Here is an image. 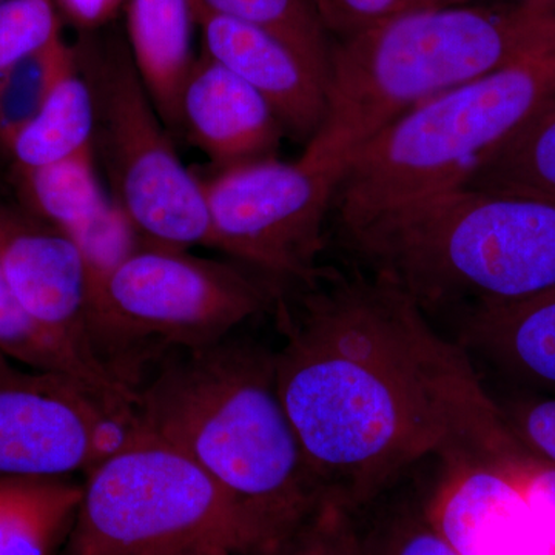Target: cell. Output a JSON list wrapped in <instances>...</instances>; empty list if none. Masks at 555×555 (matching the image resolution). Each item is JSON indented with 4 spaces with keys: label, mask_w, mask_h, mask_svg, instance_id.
Instances as JSON below:
<instances>
[{
    "label": "cell",
    "mask_w": 555,
    "mask_h": 555,
    "mask_svg": "<svg viewBox=\"0 0 555 555\" xmlns=\"http://www.w3.org/2000/svg\"><path fill=\"white\" fill-rule=\"evenodd\" d=\"M281 291L278 392L328 499L357 513L430 456L517 447L469 353L397 288L320 268Z\"/></svg>",
    "instance_id": "1"
},
{
    "label": "cell",
    "mask_w": 555,
    "mask_h": 555,
    "mask_svg": "<svg viewBox=\"0 0 555 555\" xmlns=\"http://www.w3.org/2000/svg\"><path fill=\"white\" fill-rule=\"evenodd\" d=\"M133 430L184 452L224 486L257 521L266 550L327 499L278 392L275 350L251 339L232 334L166 358L134 392Z\"/></svg>",
    "instance_id": "2"
},
{
    "label": "cell",
    "mask_w": 555,
    "mask_h": 555,
    "mask_svg": "<svg viewBox=\"0 0 555 555\" xmlns=\"http://www.w3.org/2000/svg\"><path fill=\"white\" fill-rule=\"evenodd\" d=\"M341 229L369 275L456 327L555 287V206L460 188Z\"/></svg>",
    "instance_id": "3"
},
{
    "label": "cell",
    "mask_w": 555,
    "mask_h": 555,
    "mask_svg": "<svg viewBox=\"0 0 555 555\" xmlns=\"http://www.w3.org/2000/svg\"><path fill=\"white\" fill-rule=\"evenodd\" d=\"M516 3L404 11L334 43L323 124L299 158L341 175L350 156L425 102L539 50Z\"/></svg>",
    "instance_id": "4"
},
{
    "label": "cell",
    "mask_w": 555,
    "mask_h": 555,
    "mask_svg": "<svg viewBox=\"0 0 555 555\" xmlns=\"http://www.w3.org/2000/svg\"><path fill=\"white\" fill-rule=\"evenodd\" d=\"M554 98L555 49H539L411 109L343 167L332 199L339 228L465 188L478 167Z\"/></svg>",
    "instance_id": "5"
},
{
    "label": "cell",
    "mask_w": 555,
    "mask_h": 555,
    "mask_svg": "<svg viewBox=\"0 0 555 555\" xmlns=\"http://www.w3.org/2000/svg\"><path fill=\"white\" fill-rule=\"evenodd\" d=\"M280 291L238 261L142 246L91 275V352L134 393L166 358L217 343L275 309Z\"/></svg>",
    "instance_id": "6"
},
{
    "label": "cell",
    "mask_w": 555,
    "mask_h": 555,
    "mask_svg": "<svg viewBox=\"0 0 555 555\" xmlns=\"http://www.w3.org/2000/svg\"><path fill=\"white\" fill-rule=\"evenodd\" d=\"M254 517L204 467L156 438L129 440L87 473L67 555H257Z\"/></svg>",
    "instance_id": "7"
},
{
    "label": "cell",
    "mask_w": 555,
    "mask_h": 555,
    "mask_svg": "<svg viewBox=\"0 0 555 555\" xmlns=\"http://www.w3.org/2000/svg\"><path fill=\"white\" fill-rule=\"evenodd\" d=\"M75 56L93 94V149L120 215L145 246L214 247L203 179L179 158L129 47L87 40Z\"/></svg>",
    "instance_id": "8"
},
{
    "label": "cell",
    "mask_w": 555,
    "mask_h": 555,
    "mask_svg": "<svg viewBox=\"0 0 555 555\" xmlns=\"http://www.w3.org/2000/svg\"><path fill=\"white\" fill-rule=\"evenodd\" d=\"M339 175L301 158L255 160L206 179L214 247L278 287L315 275Z\"/></svg>",
    "instance_id": "9"
},
{
    "label": "cell",
    "mask_w": 555,
    "mask_h": 555,
    "mask_svg": "<svg viewBox=\"0 0 555 555\" xmlns=\"http://www.w3.org/2000/svg\"><path fill=\"white\" fill-rule=\"evenodd\" d=\"M133 433V406L0 353V478L89 473Z\"/></svg>",
    "instance_id": "10"
},
{
    "label": "cell",
    "mask_w": 555,
    "mask_h": 555,
    "mask_svg": "<svg viewBox=\"0 0 555 555\" xmlns=\"http://www.w3.org/2000/svg\"><path fill=\"white\" fill-rule=\"evenodd\" d=\"M0 269L36 324L108 375L91 352L89 262L67 233L30 211L0 206Z\"/></svg>",
    "instance_id": "11"
},
{
    "label": "cell",
    "mask_w": 555,
    "mask_h": 555,
    "mask_svg": "<svg viewBox=\"0 0 555 555\" xmlns=\"http://www.w3.org/2000/svg\"><path fill=\"white\" fill-rule=\"evenodd\" d=\"M425 507L460 555H555V545L517 486L477 459L441 462Z\"/></svg>",
    "instance_id": "12"
},
{
    "label": "cell",
    "mask_w": 555,
    "mask_h": 555,
    "mask_svg": "<svg viewBox=\"0 0 555 555\" xmlns=\"http://www.w3.org/2000/svg\"><path fill=\"white\" fill-rule=\"evenodd\" d=\"M203 53L258 91L275 109L284 130L315 137L327 109V82L283 40L204 9L196 0Z\"/></svg>",
    "instance_id": "13"
},
{
    "label": "cell",
    "mask_w": 555,
    "mask_h": 555,
    "mask_svg": "<svg viewBox=\"0 0 555 555\" xmlns=\"http://www.w3.org/2000/svg\"><path fill=\"white\" fill-rule=\"evenodd\" d=\"M178 130L219 170L275 158L284 134L269 102L204 53L179 94Z\"/></svg>",
    "instance_id": "14"
},
{
    "label": "cell",
    "mask_w": 555,
    "mask_h": 555,
    "mask_svg": "<svg viewBox=\"0 0 555 555\" xmlns=\"http://www.w3.org/2000/svg\"><path fill=\"white\" fill-rule=\"evenodd\" d=\"M455 341L507 377L555 396V287L476 313L456 328Z\"/></svg>",
    "instance_id": "15"
},
{
    "label": "cell",
    "mask_w": 555,
    "mask_h": 555,
    "mask_svg": "<svg viewBox=\"0 0 555 555\" xmlns=\"http://www.w3.org/2000/svg\"><path fill=\"white\" fill-rule=\"evenodd\" d=\"M196 0H129V49L167 129L178 130V101L195 64Z\"/></svg>",
    "instance_id": "16"
},
{
    "label": "cell",
    "mask_w": 555,
    "mask_h": 555,
    "mask_svg": "<svg viewBox=\"0 0 555 555\" xmlns=\"http://www.w3.org/2000/svg\"><path fill=\"white\" fill-rule=\"evenodd\" d=\"M94 129L93 94L75 56V64L62 75L38 115L14 137L5 155L20 177L93 149Z\"/></svg>",
    "instance_id": "17"
},
{
    "label": "cell",
    "mask_w": 555,
    "mask_h": 555,
    "mask_svg": "<svg viewBox=\"0 0 555 555\" xmlns=\"http://www.w3.org/2000/svg\"><path fill=\"white\" fill-rule=\"evenodd\" d=\"M30 214L61 229L76 244L118 211L108 203L94 167V150L16 177Z\"/></svg>",
    "instance_id": "18"
},
{
    "label": "cell",
    "mask_w": 555,
    "mask_h": 555,
    "mask_svg": "<svg viewBox=\"0 0 555 555\" xmlns=\"http://www.w3.org/2000/svg\"><path fill=\"white\" fill-rule=\"evenodd\" d=\"M465 188L555 206V98L532 113L478 167Z\"/></svg>",
    "instance_id": "19"
},
{
    "label": "cell",
    "mask_w": 555,
    "mask_h": 555,
    "mask_svg": "<svg viewBox=\"0 0 555 555\" xmlns=\"http://www.w3.org/2000/svg\"><path fill=\"white\" fill-rule=\"evenodd\" d=\"M49 478H0V555H50L68 496Z\"/></svg>",
    "instance_id": "20"
},
{
    "label": "cell",
    "mask_w": 555,
    "mask_h": 555,
    "mask_svg": "<svg viewBox=\"0 0 555 555\" xmlns=\"http://www.w3.org/2000/svg\"><path fill=\"white\" fill-rule=\"evenodd\" d=\"M0 353L33 369L61 372L96 387L102 393L133 404V393L108 375L87 364L60 339L51 337L22 309L0 269Z\"/></svg>",
    "instance_id": "21"
},
{
    "label": "cell",
    "mask_w": 555,
    "mask_h": 555,
    "mask_svg": "<svg viewBox=\"0 0 555 555\" xmlns=\"http://www.w3.org/2000/svg\"><path fill=\"white\" fill-rule=\"evenodd\" d=\"M204 9L246 22L270 33L297 51L318 75L328 79L331 30L315 0H198Z\"/></svg>",
    "instance_id": "22"
},
{
    "label": "cell",
    "mask_w": 555,
    "mask_h": 555,
    "mask_svg": "<svg viewBox=\"0 0 555 555\" xmlns=\"http://www.w3.org/2000/svg\"><path fill=\"white\" fill-rule=\"evenodd\" d=\"M75 64V50L57 40L0 76V152L43 107L62 75Z\"/></svg>",
    "instance_id": "23"
},
{
    "label": "cell",
    "mask_w": 555,
    "mask_h": 555,
    "mask_svg": "<svg viewBox=\"0 0 555 555\" xmlns=\"http://www.w3.org/2000/svg\"><path fill=\"white\" fill-rule=\"evenodd\" d=\"M61 39L56 0L0 2V76Z\"/></svg>",
    "instance_id": "24"
},
{
    "label": "cell",
    "mask_w": 555,
    "mask_h": 555,
    "mask_svg": "<svg viewBox=\"0 0 555 555\" xmlns=\"http://www.w3.org/2000/svg\"><path fill=\"white\" fill-rule=\"evenodd\" d=\"M257 555H366L356 513L324 500L298 528Z\"/></svg>",
    "instance_id": "25"
},
{
    "label": "cell",
    "mask_w": 555,
    "mask_h": 555,
    "mask_svg": "<svg viewBox=\"0 0 555 555\" xmlns=\"http://www.w3.org/2000/svg\"><path fill=\"white\" fill-rule=\"evenodd\" d=\"M366 555H460L427 517L425 507H404L363 535Z\"/></svg>",
    "instance_id": "26"
},
{
    "label": "cell",
    "mask_w": 555,
    "mask_h": 555,
    "mask_svg": "<svg viewBox=\"0 0 555 555\" xmlns=\"http://www.w3.org/2000/svg\"><path fill=\"white\" fill-rule=\"evenodd\" d=\"M495 401L518 441L529 452L555 467V396L516 393L500 400L495 398Z\"/></svg>",
    "instance_id": "27"
},
{
    "label": "cell",
    "mask_w": 555,
    "mask_h": 555,
    "mask_svg": "<svg viewBox=\"0 0 555 555\" xmlns=\"http://www.w3.org/2000/svg\"><path fill=\"white\" fill-rule=\"evenodd\" d=\"M517 486L555 545V467L520 444L494 465Z\"/></svg>",
    "instance_id": "28"
},
{
    "label": "cell",
    "mask_w": 555,
    "mask_h": 555,
    "mask_svg": "<svg viewBox=\"0 0 555 555\" xmlns=\"http://www.w3.org/2000/svg\"><path fill=\"white\" fill-rule=\"evenodd\" d=\"M315 3L328 30L341 38L404 11L418 10V0H315Z\"/></svg>",
    "instance_id": "29"
},
{
    "label": "cell",
    "mask_w": 555,
    "mask_h": 555,
    "mask_svg": "<svg viewBox=\"0 0 555 555\" xmlns=\"http://www.w3.org/2000/svg\"><path fill=\"white\" fill-rule=\"evenodd\" d=\"M56 2L73 24L90 30L112 20L122 0H56Z\"/></svg>",
    "instance_id": "30"
},
{
    "label": "cell",
    "mask_w": 555,
    "mask_h": 555,
    "mask_svg": "<svg viewBox=\"0 0 555 555\" xmlns=\"http://www.w3.org/2000/svg\"><path fill=\"white\" fill-rule=\"evenodd\" d=\"M525 13L532 17H547L555 14V0H514Z\"/></svg>",
    "instance_id": "31"
},
{
    "label": "cell",
    "mask_w": 555,
    "mask_h": 555,
    "mask_svg": "<svg viewBox=\"0 0 555 555\" xmlns=\"http://www.w3.org/2000/svg\"><path fill=\"white\" fill-rule=\"evenodd\" d=\"M539 42L542 49H555V14L540 20Z\"/></svg>",
    "instance_id": "32"
},
{
    "label": "cell",
    "mask_w": 555,
    "mask_h": 555,
    "mask_svg": "<svg viewBox=\"0 0 555 555\" xmlns=\"http://www.w3.org/2000/svg\"><path fill=\"white\" fill-rule=\"evenodd\" d=\"M476 0H418L420 9H449V7L473 5Z\"/></svg>",
    "instance_id": "33"
},
{
    "label": "cell",
    "mask_w": 555,
    "mask_h": 555,
    "mask_svg": "<svg viewBox=\"0 0 555 555\" xmlns=\"http://www.w3.org/2000/svg\"><path fill=\"white\" fill-rule=\"evenodd\" d=\"M0 2H2V0H0Z\"/></svg>",
    "instance_id": "34"
}]
</instances>
